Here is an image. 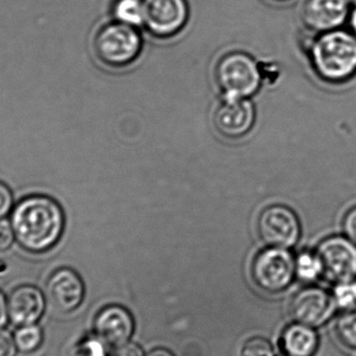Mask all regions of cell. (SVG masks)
I'll list each match as a JSON object with an SVG mask.
<instances>
[{
	"mask_svg": "<svg viewBox=\"0 0 356 356\" xmlns=\"http://www.w3.org/2000/svg\"><path fill=\"white\" fill-rule=\"evenodd\" d=\"M324 278L332 284L356 280V245L346 236H330L318 245Z\"/></svg>",
	"mask_w": 356,
	"mask_h": 356,
	"instance_id": "obj_8",
	"label": "cell"
},
{
	"mask_svg": "<svg viewBox=\"0 0 356 356\" xmlns=\"http://www.w3.org/2000/svg\"><path fill=\"white\" fill-rule=\"evenodd\" d=\"M108 347L95 336L79 343L74 349L73 356H108Z\"/></svg>",
	"mask_w": 356,
	"mask_h": 356,
	"instance_id": "obj_22",
	"label": "cell"
},
{
	"mask_svg": "<svg viewBox=\"0 0 356 356\" xmlns=\"http://www.w3.org/2000/svg\"><path fill=\"white\" fill-rule=\"evenodd\" d=\"M14 207V197L8 184L0 181V220H3L10 215Z\"/></svg>",
	"mask_w": 356,
	"mask_h": 356,
	"instance_id": "obj_23",
	"label": "cell"
},
{
	"mask_svg": "<svg viewBox=\"0 0 356 356\" xmlns=\"http://www.w3.org/2000/svg\"><path fill=\"white\" fill-rule=\"evenodd\" d=\"M251 276L261 290L277 294L290 288L296 280L295 255L290 249L270 247L255 254Z\"/></svg>",
	"mask_w": 356,
	"mask_h": 356,
	"instance_id": "obj_5",
	"label": "cell"
},
{
	"mask_svg": "<svg viewBox=\"0 0 356 356\" xmlns=\"http://www.w3.org/2000/svg\"><path fill=\"white\" fill-rule=\"evenodd\" d=\"M114 356H146V355L140 345L129 342L116 348Z\"/></svg>",
	"mask_w": 356,
	"mask_h": 356,
	"instance_id": "obj_27",
	"label": "cell"
},
{
	"mask_svg": "<svg viewBox=\"0 0 356 356\" xmlns=\"http://www.w3.org/2000/svg\"><path fill=\"white\" fill-rule=\"evenodd\" d=\"M334 332L342 346L356 351V307L339 313L334 321Z\"/></svg>",
	"mask_w": 356,
	"mask_h": 356,
	"instance_id": "obj_18",
	"label": "cell"
},
{
	"mask_svg": "<svg viewBox=\"0 0 356 356\" xmlns=\"http://www.w3.org/2000/svg\"><path fill=\"white\" fill-rule=\"evenodd\" d=\"M321 345L316 328L293 322L280 337V348L286 356H315Z\"/></svg>",
	"mask_w": 356,
	"mask_h": 356,
	"instance_id": "obj_15",
	"label": "cell"
},
{
	"mask_svg": "<svg viewBox=\"0 0 356 356\" xmlns=\"http://www.w3.org/2000/svg\"><path fill=\"white\" fill-rule=\"evenodd\" d=\"M213 125L222 137H245L255 123V108L249 98L224 97L213 112Z\"/></svg>",
	"mask_w": 356,
	"mask_h": 356,
	"instance_id": "obj_11",
	"label": "cell"
},
{
	"mask_svg": "<svg viewBox=\"0 0 356 356\" xmlns=\"http://www.w3.org/2000/svg\"><path fill=\"white\" fill-rule=\"evenodd\" d=\"M17 348L24 353H31L39 349L43 341L41 328L35 324L21 326L15 334Z\"/></svg>",
	"mask_w": 356,
	"mask_h": 356,
	"instance_id": "obj_19",
	"label": "cell"
},
{
	"mask_svg": "<svg viewBox=\"0 0 356 356\" xmlns=\"http://www.w3.org/2000/svg\"><path fill=\"white\" fill-rule=\"evenodd\" d=\"M8 316L15 324L31 325L43 315L45 299L39 289L24 284L13 291L8 299Z\"/></svg>",
	"mask_w": 356,
	"mask_h": 356,
	"instance_id": "obj_14",
	"label": "cell"
},
{
	"mask_svg": "<svg viewBox=\"0 0 356 356\" xmlns=\"http://www.w3.org/2000/svg\"><path fill=\"white\" fill-rule=\"evenodd\" d=\"M85 284L71 268H60L48 278L45 297L48 307L56 315H69L76 311L85 299Z\"/></svg>",
	"mask_w": 356,
	"mask_h": 356,
	"instance_id": "obj_9",
	"label": "cell"
},
{
	"mask_svg": "<svg viewBox=\"0 0 356 356\" xmlns=\"http://www.w3.org/2000/svg\"><path fill=\"white\" fill-rule=\"evenodd\" d=\"M15 234L12 225L6 220H0V252L8 250L15 240Z\"/></svg>",
	"mask_w": 356,
	"mask_h": 356,
	"instance_id": "obj_24",
	"label": "cell"
},
{
	"mask_svg": "<svg viewBox=\"0 0 356 356\" xmlns=\"http://www.w3.org/2000/svg\"><path fill=\"white\" fill-rule=\"evenodd\" d=\"M348 0H307L302 8L305 26L316 33L341 29L348 22Z\"/></svg>",
	"mask_w": 356,
	"mask_h": 356,
	"instance_id": "obj_13",
	"label": "cell"
},
{
	"mask_svg": "<svg viewBox=\"0 0 356 356\" xmlns=\"http://www.w3.org/2000/svg\"><path fill=\"white\" fill-rule=\"evenodd\" d=\"M312 66L328 83H343L356 74V35L338 29L317 33L307 46Z\"/></svg>",
	"mask_w": 356,
	"mask_h": 356,
	"instance_id": "obj_2",
	"label": "cell"
},
{
	"mask_svg": "<svg viewBox=\"0 0 356 356\" xmlns=\"http://www.w3.org/2000/svg\"><path fill=\"white\" fill-rule=\"evenodd\" d=\"M261 72L257 60L242 51L226 54L218 60L215 79L224 97L249 98L259 91Z\"/></svg>",
	"mask_w": 356,
	"mask_h": 356,
	"instance_id": "obj_4",
	"label": "cell"
},
{
	"mask_svg": "<svg viewBox=\"0 0 356 356\" xmlns=\"http://www.w3.org/2000/svg\"><path fill=\"white\" fill-rule=\"evenodd\" d=\"M8 314V303H6V297L0 292V328L6 324Z\"/></svg>",
	"mask_w": 356,
	"mask_h": 356,
	"instance_id": "obj_28",
	"label": "cell"
},
{
	"mask_svg": "<svg viewBox=\"0 0 356 356\" xmlns=\"http://www.w3.org/2000/svg\"><path fill=\"white\" fill-rule=\"evenodd\" d=\"M343 232L345 236L356 245V207L347 211L343 220Z\"/></svg>",
	"mask_w": 356,
	"mask_h": 356,
	"instance_id": "obj_26",
	"label": "cell"
},
{
	"mask_svg": "<svg viewBox=\"0 0 356 356\" xmlns=\"http://www.w3.org/2000/svg\"><path fill=\"white\" fill-rule=\"evenodd\" d=\"M144 26L159 39H168L179 33L188 20L186 0H144Z\"/></svg>",
	"mask_w": 356,
	"mask_h": 356,
	"instance_id": "obj_10",
	"label": "cell"
},
{
	"mask_svg": "<svg viewBox=\"0 0 356 356\" xmlns=\"http://www.w3.org/2000/svg\"><path fill=\"white\" fill-rule=\"evenodd\" d=\"M146 356H175V355L171 351H169L168 349L156 348L150 351Z\"/></svg>",
	"mask_w": 356,
	"mask_h": 356,
	"instance_id": "obj_30",
	"label": "cell"
},
{
	"mask_svg": "<svg viewBox=\"0 0 356 356\" xmlns=\"http://www.w3.org/2000/svg\"><path fill=\"white\" fill-rule=\"evenodd\" d=\"M348 23L350 24L351 31L356 35V2L350 6Z\"/></svg>",
	"mask_w": 356,
	"mask_h": 356,
	"instance_id": "obj_29",
	"label": "cell"
},
{
	"mask_svg": "<svg viewBox=\"0 0 356 356\" xmlns=\"http://www.w3.org/2000/svg\"><path fill=\"white\" fill-rule=\"evenodd\" d=\"M296 278L305 284H316L324 278V268L317 251L303 250L295 257Z\"/></svg>",
	"mask_w": 356,
	"mask_h": 356,
	"instance_id": "obj_16",
	"label": "cell"
},
{
	"mask_svg": "<svg viewBox=\"0 0 356 356\" xmlns=\"http://www.w3.org/2000/svg\"><path fill=\"white\" fill-rule=\"evenodd\" d=\"M143 49V38L137 27L112 21L98 29L94 51L98 60L112 68L133 64Z\"/></svg>",
	"mask_w": 356,
	"mask_h": 356,
	"instance_id": "obj_3",
	"label": "cell"
},
{
	"mask_svg": "<svg viewBox=\"0 0 356 356\" xmlns=\"http://www.w3.org/2000/svg\"><path fill=\"white\" fill-rule=\"evenodd\" d=\"M10 225L18 244L35 254L56 246L66 225L62 205L45 194L23 197L10 211Z\"/></svg>",
	"mask_w": 356,
	"mask_h": 356,
	"instance_id": "obj_1",
	"label": "cell"
},
{
	"mask_svg": "<svg viewBox=\"0 0 356 356\" xmlns=\"http://www.w3.org/2000/svg\"><path fill=\"white\" fill-rule=\"evenodd\" d=\"M257 232L267 246L291 249L300 240V220L291 207L271 204L259 213Z\"/></svg>",
	"mask_w": 356,
	"mask_h": 356,
	"instance_id": "obj_7",
	"label": "cell"
},
{
	"mask_svg": "<svg viewBox=\"0 0 356 356\" xmlns=\"http://www.w3.org/2000/svg\"><path fill=\"white\" fill-rule=\"evenodd\" d=\"M330 292L339 313L356 307V280L332 284Z\"/></svg>",
	"mask_w": 356,
	"mask_h": 356,
	"instance_id": "obj_20",
	"label": "cell"
},
{
	"mask_svg": "<svg viewBox=\"0 0 356 356\" xmlns=\"http://www.w3.org/2000/svg\"><path fill=\"white\" fill-rule=\"evenodd\" d=\"M17 345L10 332L0 330V356H16Z\"/></svg>",
	"mask_w": 356,
	"mask_h": 356,
	"instance_id": "obj_25",
	"label": "cell"
},
{
	"mask_svg": "<svg viewBox=\"0 0 356 356\" xmlns=\"http://www.w3.org/2000/svg\"><path fill=\"white\" fill-rule=\"evenodd\" d=\"M240 356H275V350L267 339L253 337L243 344Z\"/></svg>",
	"mask_w": 356,
	"mask_h": 356,
	"instance_id": "obj_21",
	"label": "cell"
},
{
	"mask_svg": "<svg viewBox=\"0 0 356 356\" xmlns=\"http://www.w3.org/2000/svg\"><path fill=\"white\" fill-rule=\"evenodd\" d=\"M112 16L115 21L131 25L144 26L145 23V4L144 0H115L112 6Z\"/></svg>",
	"mask_w": 356,
	"mask_h": 356,
	"instance_id": "obj_17",
	"label": "cell"
},
{
	"mask_svg": "<svg viewBox=\"0 0 356 356\" xmlns=\"http://www.w3.org/2000/svg\"><path fill=\"white\" fill-rule=\"evenodd\" d=\"M293 322L319 330L338 316L339 309L332 292L317 284H305L292 297L290 302Z\"/></svg>",
	"mask_w": 356,
	"mask_h": 356,
	"instance_id": "obj_6",
	"label": "cell"
},
{
	"mask_svg": "<svg viewBox=\"0 0 356 356\" xmlns=\"http://www.w3.org/2000/svg\"><path fill=\"white\" fill-rule=\"evenodd\" d=\"M95 336L112 348L131 342L135 332V320L129 309L121 305H108L102 309L94 321Z\"/></svg>",
	"mask_w": 356,
	"mask_h": 356,
	"instance_id": "obj_12",
	"label": "cell"
}]
</instances>
